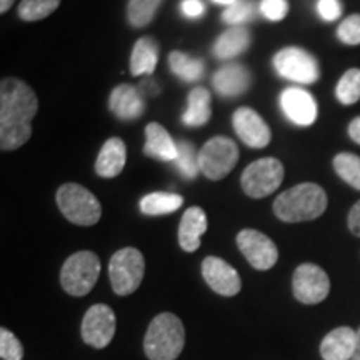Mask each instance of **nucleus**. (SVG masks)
<instances>
[{
  "instance_id": "nucleus-33",
  "label": "nucleus",
  "mask_w": 360,
  "mask_h": 360,
  "mask_svg": "<svg viewBox=\"0 0 360 360\" xmlns=\"http://www.w3.org/2000/svg\"><path fill=\"white\" fill-rule=\"evenodd\" d=\"M0 357L2 360H22L24 357L20 340L7 328H0Z\"/></svg>"
},
{
  "instance_id": "nucleus-40",
  "label": "nucleus",
  "mask_w": 360,
  "mask_h": 360,
  "mask_svg": "<svg viewBox=\"0 0 360 360\" xmlns=\"http://www.w3.org/2000/svg\"><path fill=\"white\" fill-rule=\"evenodd\" d=\"M15 0H0V13H6L13 6Z\"/></svg>"
},
{
  "instance_id": "nucleus-36",
  "label": "nucleus",
  "mask_w": 360,
  "mask_h": 360,
  "mask_svg": "<svg viewBox=\"0 0 360 360\" xmlns=\"http://www.w3.org/2000/svg\"><path fill=\"white\" fill-rule=\"evenodd\" d=\"M342 12H344V6H342L340 0H319L317 2V13L322 20H339Z\"/></svg>"
},
{
  "instance_id": "nucleus-10",
  "label": "nucleus",
  "mask_w": 360,
  "mask_h": 360,
  "mask_svg": "<svg viewBox=\"0 0 360 360\" xmlns=\"http://www.w3.org/2000/svg\"><path fill=\"white\" fill-rule=\"evenodd\" d=\"M292 290L295 299L305 305L321 304L330 292V281L326 270L315 264H302L292 277Z\"/></svg>"
},
{
  "instance_id": "nucleus-28",
  "label": "nucleus",
  "mask_w": 360,
  "mask_h": 360,
  "mask_svg": "<svg viewBox=\"0 0 360 360\" xmlns=\"http://www.w3.org/2000/svg\"><path fill=\"white\" fill-rule=\"evenodd\" d=\"M177 159L174 160L175 167H177L179 174H182V177L187 180L195 179L200 172L199 167V154H195V148L191 142L182 141L177 143Z\"/></svg>"
},
{
  "instance_id": "nucleus-21",
  "label": "nucleus",
  "mask_w": 360,
  "mask_h": 360,
  "mask_svg": "<svg viewBox=\"0 0 360 360\" xmlns=\"http://www.w3.org/2000/svg\"><path fill=\"white\" fill-rule=\"evenodd\" d=\"M127 160V148L122 139L112 137L103 143L96 162V172L103 179H114L122 172Z\"/></svg>"
},
{
  "instance_id": "nucleus-24",
  "label": "nucleus",
  "mask_w": 360,
  "mask_h": 360,
  "mask_svg": "<svg viewBox=\"0 0 360 360\" xmlns=\"http://www.w3.org/2000/svg\"><path fill=\"white\" fill-rule=\"evenodd\" d=\"M210 92L204 87H195L188 94L187 110L184 112L182 122L187 127H202L210 120Z\"/></svg>"
},
{
  "instance_id": "nucleus-35",
  "label": "nucleus",
  "mask_w": 360,
  "mask_h": 360,
  "mask_svg": "<svg viewBox=\"0 0 360 360\" xmlns=\"http://www.w3.org/2000/svg\"><path fill=\"white\" fill-rule=\"evenodd\" d=\"M259 11L267 20L281 22L289 13V2L287 0H262Z\"/></svg>"
},
{
  "instance_id": "nucleus-22",
  "label": "nucleus",
  "mask_w": 360,
  "mask_h": 360,
  "mask_svg": "<svg viewBox=\"0 0 360 360\" xmlns=\"http://www.w3.org/2000/svg\"><path fill=\"white\" fill-rule=\"evenodd\" d=\"M252 40L250 30L242 27H232L225 30L214 44V56L220 60H231L249 49Z\"/></svg>"
},
{
  "instance_id": "nucleus-13",
  "label": "nucleus",
  "mask_w": 360,
  "mask_h": 360,
  "mask_svg": "<svg viewBox=\"0 0 360 360\" xmlns=\"http://www.w3.org/2000/svg\"><path fill=\"white\" fill-rule=\"evenodd\" d=\"M232 124L238 139L252 148L267 147L270 139H272V134H270V129L265 124V120L249 107H240V109L233 112Z\"/></svg>"
},
{
  "instance_id": "nucleus-19",
  "label": "nucleus",
  "mask_w": 360,
  "mask_h": 360,
  "mask_svg": "<svg viewBox=\"0 0 360 360\" xmlns=\"http://www.w3.org/2000/svg\"><path fill=\"white\" fill-rule=\"evenodd\" d=\"M209 222L200 207H191L182 215L179 225V244L186 252H195L200 247V237L207 232Z\"/></svg>"
},
{
  "instance_id": "nucleus-42",
  "label": "nucleus",
  "mask_w": 360,
  "mask_h": 360,
  "mask_svg": "<svg viewBox=\"0 0 360 360\" xmlns=\"http://www.w3.org/2000/svg\"><path fill=\"white\" fill-rule=\"evenodd\" d=\"M214 4H219V6H227V7H231V6H233V4L236 2H238V0H212Z\"/></svg>"
},
{
  "instance_id": "nucleus-5",
  "label": "nucleus",
  "mask_w": 360,
  "mask_h": 360,
  "mask_svg": "<svg viewBox=\"0 0 360 360\" xmlns=\"http://www.w3.org/2000/svg\"><path fill=\"white\" fill-rule=\"evenodd\" d=\"M101 276V260L94 252H75L65 260L60 270V283L67 294L74 297L87 295Z\"/></svg>"
},
{
  "instance_id": "nucleus-23",
  "label": "nucleus",
  "mask_w": 360,
  "mask_h": 360,
  "mask_svg": "<svg viewBox=\"0 0 360 360\" xmlns=\"http://www.w3.org/2000/svg\"><path fill=\"white\" fill-rule=\"evenodd\" d=\"M159 62V45L154 39L142 37L134 45L130 56V72L132 75H150L154 74Z\"/></svg>"
},
{
  "instance_id": "nucleus-34",
  "label": "nucleus",
  "mask_w": 360,
  "mask_h": 360,
  "mask_svg": "<svg viewBox=\"0 0 360 360\" xmlns=\"http://www.w3.org/2000/svg\"><path fill=\"white\" fill-rule=\"evenodd\" d=\"M337 37L345 45L360 44V13H355L340 22L339 29H337Z\"/></svg>"
},
{
  "instance_id": "nucleus-26",
  "label": "nucleus",
  "mask_w": 360,
  "mask_h": 360,
  "mask_svg": "<svg viewBox=\"0 0 360 360\" xmlns=\"http://www.w3.org/2000/svg\"><path fill=\"white\" fill-rule=\"evenodd\" d=\"M170 70L184 82H195L204 75V62L200 58H193L184 52H172L169 56Z\"/></svg>"
},
{
  "instance_id": "nucleus-27",
  "label": "nucleus",
  "mask_w": 360,
  "mask_h": 360,
  "mask_svg": "<svg viewBox=\"0 0 360 360\" xmlns=\"http://www.w3.org/2000/svg\"><path fill=\"white\" fill-rule=\"evenodd\" d=\"M162 0H129L127 4V20L135 29L147 27L154 20L159 11Z\"/></svg>"
},
{
  "instance_id": "nucleus-14",
  "label": "nucleus",
  "mask_w": 360,
  "mask_h": 360,
  "mask_svg": "<svg viewBox=\"0 0 360 360\" xmlns=\"http://www.w3.org/2000/svg\"><path fill=\"white\" fill-rule=\"evenodd\" d=\"M281 107L287 119L300 127H309L317 120V101L304 89L289 87L283 90Z\"/></svg>"
},
{
  "instance_id": "nucleus-38",
  "label": "nucleus",
  "mask_w": 360,
  "mask_h": 360,
  "mask_svg": "<svg viewBox=\"0 0 360 360\" xmlns=\"http://www.w3.org/2000/svg\"><path fill=\"white\" fill-rule=\"evenodd\" d=\"M349 229L354 236L360 237V200L350 209L349 214Z\"/></svg>"
},
{
  "instance_id": "nucleus-9",
  "label": "nucleus",
  "mask_w": 360,
  "mask_h": 360,
  "mask_svg": "<svg viewBox=\"0 0 360 360\" xmlns=\"http://www.w3.org/2000/svg\"><path fill=\"white\" fill-rule=\"evenodd\" d=\"M274 67L281 77L304 85L317 82L321 75L317 58L300 47H285L278 51L274 57Z\"/></svg>"
},
{
  "instance_id": "nucleus-31",
  "label": "nucleus",
  "mask_w": 360,
  "mask_h": 360,
  "mask_svg": "<svg viewBox=\"0 0 360 360\" xmlns=\"http://www.w3.org/2000/svg\"><path fill=\"white\" fill-rule=\"evenodd\" d=\"M337 98L344 105H352L360 101V69H350L342 75L335 89Z\"/></svg>"
},
{
  "instance_id": "nucleus-2",
  "label": "nucleus",
  "mask_w": 360,
  "mask_h": 360,
  "mask_svg": "<svg viewBox=\"0 0 360 360\" xmlns=\"http://www.w3.org/2000/svg\"><path fill=\"white\" fill-rule=\"evenodd\" d=\"M327 193L317 184H300L282 192L274 202V212L282 222H307L326 212Z\"/></svg>"
},
{
  "instance_id": "nucleus-25",
  "label": "nucleus",
  "mask_w": 360,
  "mask_h": 360,
  "mask_svg": "<svg viewBox=\"0 0 360 360\" xmlns=\"http://www.w3.org/2000/svg\"><path fill=\"white\" fill-rule=\"evenodd\" d=\"M184 199L177 193L170 192H152L147 193L141 200V212L146 215H165L179 210Z\"/></svg>"
},
{
  "instance_id": "nucleus-4",
  "label": "nucleus",
  "mask_w": 360,
  "mask_h": 360,
  "mask_svg": "<svg viewBox=\"0 0 360 360\" xmlns=\"http://www.w3.org/2000/svg\"><path fill=\"white\" fill-rule=\"evenodd\" d=\"M57 205L72 224L90 227L102 217V207L97 197L79 184H64L57 191Z\"/></svg>"
},
{
  "instance_id": "nucleus-17",
  "label": "nucleus",
  "mask_w": 360,
  "mask_h": 360,
  "mask_svg": "<svg viewBox=\"0 0 360 360\" xmlns=\"http://www.w3.org/2000/svg\"><path fill=\"white\" fill-rule=\"evenodd\" d=\"M252 75L250 72L240 64H227L215 72L212 84L217 90L219 96L222 97H238L247 92L250 87Z\"/></svg>"
},
{
  "instance_id": "nucleus-6",
  "label": "nucleus",
  "mask_w": 360,
  "mask_h": 360,
  "mask_svg": "<svg viewBox=\"0 0 360 360\" xmlns=\"http://www.w3.org/2000/svg\"><path fill=\"white\" fill-rule=\"evenodd\" d=\"M146 274V260L141 250L134 247L117 250L109 264L112 289L117 295H130L141 287Z\"/></svg>"
},
{
  "instance_id": "nucleus-39",
  "label": "nucleus",
  "mask_w": 360,
  "mask_h": 360,
  "mask_svg": "<svg viewBox=\"0 0 360 360\" xmlns=\"http://www.w3.org/2000/svg\"><path fill=\"white\" fill-rule=\"evenodd\" d=\"M349 135L354 142H357L360 146V117H357V119H354L352 122H350Z\"/></svg>"
},
{
  "instance_id": "nucleus-12",
  "label": "nucleus",
  "mask_w": 360,
  "mask_h": 360,
  "mask_svg": "<svg viewBox=\"0 0 360 360\" xmlns=\"http://www.w3.org/2000/svg\"><path fill=\"white\" fill-rule=\"evenodd\" d=\"M237 245L254 269L269 270L277 264V245L262 232L254 231V229H244L238 232Z\"/></svg>"
},
{
  "instance_id": "nucleus-3",
  "label": "nucleus",
  "mask_w": 360,
  "mask_h": 360,
  "mask_svg": "<svg viewBox=\"0 0 360 360\" xmlns=\"http://www.w3.org/2000/svg\"><path fill=\"white\" fill-rule=\"evenodd\" d=\"M186 345V330L177 315L159 314L147 328L143 352L148 360H175Z\"/></svg>"
},
{
  "instance_id": "nucleus-37",
  "label": "nucleus",
  "mask_w": 360,
  "mask_h": 360,
  "mask_svg": "<svg viewBox=\"0 0 360 360\" xmlns=\"http://www.w3.org/2000/svg\"><path fill=\"white\" fill-rule=\"evenodd\" d=\"M179 7L187 19H200L205 13L204 0H182Z\"/></svg>"
},
{
  "instance_id": "nucleus-30",
  "label": "nucleus",
  "mask_w": 360,
  "mask_h": 360,
  "mask_svg": "<svg viewBox=\"0 0 360 360\" xmlns=\"http://www.w3.org/2000/svg\"><path fill=\"white\" fill-rule=\"evenodd\" d=\"M60 0H22L19 17L25 22H37L56 12Z\"/></svg>"
},
{
  "instance_id": "nucleus-1",
  "label": "nucleus",
  "mask_w": 360,
  "mask_h": 360,
  "mask_svg": "<svg viewBox=\"0 0 360 360\" xmlns=\"http://www.w3.org/2000/svg\"><path fill=\"white\" fill-rule=\"evenodd\" d=\"M39 110L37 96L24 80L7 77L0 84V147L15 150L32 135V120Z\"/></svg>"
},
{
  "instance_id": "nucleus-29",
  "label": "nucleus",
  "mask_w": 360,
  "mask_h": 360,
  "mask_svg": "<svg viewBox=\"0 0 360 360\" xmlns=\"http://www.w3.org/2000/svg\"><path fill=\"white\" fill-rule=\"evenodd\" d=\"M334 169L342 180L360 191V157L355 154H337L334 159Z\"/></svg>"
},
{
  "instance_id": "nucleus-32",
  "label": "nucleus",
  "mask_w": 360,
  "mask_h": 360,
  "mask_svg": "<svg viewBox=\"0 0 360 360\" xmlns=\"http://www.w3.org/2000/svg\"><path fill=\"white\" fill-rule=\"evenodd\" d=\"M255 17V6L252 0H238L227 7L222 13V20L232 27H242Z\"/></svg>"
},
{
  "instance_id": "nucleus-20",
  "label": "nucleus",
  "mask_w": 360,
  "mask_h": 360,
  "mask_svg": "<svg viewBox=\"0 0 360 360\" xmlns=\"http://www.w3.org/2000/svg\"><path fill=\"white\" fill-rule=\"evenodd\" d=\"M177 142L170 137V134L160 124L152 122L146 127V146L143 154L150 159L164 162H174L177 159Z\"/></svg>"
},
{
  "instance_id": "nucleus-11",
  "label": "nucleus",
  "mask_w": 360,
  "mask_h": 360,
  "mask_svg": "<svg viewBox=\"0 0 360 360\" xmlns=\"http://www.w3.org/2000/svg\"><path fill=\"white\" fill-rule=\"evenodd\" d=\"M82 339L90 347L105 349L115 335V314L109 305L96 304L84 315Z\"/></svg>"
},
{
  "instance_id": "nucleus-7",
  "label": "nucleus",
  "mask_w": 360,
  "mask_h": 360,
  "mask_svg": "<svg viewBox=\"0 0 360 360\" xmlns=\"http://www.w3.org/2000/svg\"><path fill=\"white\" fill-rule=\"evenodd\" d=\"M238 162L237 143L229 137H214L200 148V172L210 180H220L232 172Z\"/></svg>"
},
{
  "instance_id": "nucleus-8",
  "label": "nucleus",
  "mask_w": 360,
  "mask_h": 360,
  "mask_svg": "<svg viewBox=\"0 0 360 360\" xmlns=\"http://www.w3.org/2000/svg\"><path fill=\"white\" fill-rule=\"evenodd\" d=\"M283 180V165L274 157L252 162L242 174L240 184L252 199H264L281 187Z\"/></svg>"
},
{
  "instance_id": "nucleus-18",
  "label": "nucleus",
  "mask_w": 360,
  "mask_h": 360,
  "mask_svg": "<svg viewBox=\"0 0 360 360\" xmlns=\"http://www.w3.org/2000/svg\"><path fill=\"white\" fill-rule=\"evenodd\" d=\"M357 332L350 327H337L323 337L321 344V355L323 360H352Z\"/></svg>"
},
{
  "instance_id": "nucleus-41",
  "label": "nucleus",
  "mask_w": 360,
  "mask_h": 360,
  "mask_svg": "<svg viewBox=\"0 0 360 360\" xmlns=\"http://www.w3.org/2000/svg\"><path fill=\"white\" fill-rule=\"evenodd\" d=\"M352 360H360V328L357 330V345H355V352Z\"/></svg>"
},
{
  "instance_id": "nucleus-16",
  "label": "nucleus",
  "mask_w": 360,
  "mask_h": 360,
  "mask_svg": "<svg viewBox=\"0 0 360 360\" xmlns=\"http://www.w3.org/2000/svg\"><path fill=\"white\" fill-rule=\"evenodd\" d=\"M109 109L117 119L120 120H135L139 119L146 110V102L141 90L134 85L122 84L117 85L112 90L109 98Z\"/></svg>"
},
{
  "instance_id": "nucleus-15",
  "label": "nucleus",
  "mask_w": 360,
  "mask_h": 360,
  "mask_svg": "<svg viewBox=\"0 0 360 360\" xmlns=\"http://www.w3.org/2000/svg\"><path fill=\"white\" fill-rule=\"evenodd\" d=\"M202 276L210 289L224 297L237 295L242 289L237 270L220 257H207L202 262Z\"/></svg>"
}]
</instances>
